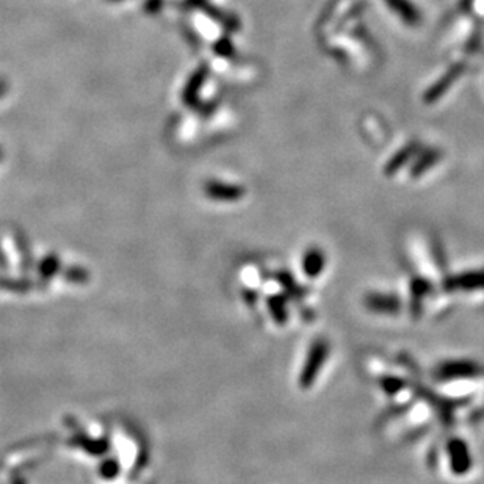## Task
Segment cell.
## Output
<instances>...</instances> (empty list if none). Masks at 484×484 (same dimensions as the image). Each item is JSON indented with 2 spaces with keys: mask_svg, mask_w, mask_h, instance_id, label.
Here are the masks:
<instances>
[{
  "mask_svg": "<svg viewBox=\"0 0 484 484\" xmlns=\"http://www.w3.org/2000/svg\"><path fill=\"white\" fill-rule=\"evenodd\" d=\"M328 356V345L326 342H318L315 344L311 354H309V359L302 369L301 375V384L302 387H309V384H312V381L317 376V373L320 370V367L325 362V359Z\"/></svg>",
  "mask_w": 484,
  "mask_h": 484,
  "instance_id": "1",
  "label": "cell"
},
{
  "mask_svg": "<svg viewBox=\"0 0 484 484\" xmlns=\"http://www.w3.org/2000/svg\"><path fill=\"white\" fill-rule=\"evenodd\" d=\"M450 451H451V457H453L455 467L461 469V470L466 467V464L469 461V456H467V450H466V447H464V443L462 442H453L450 447Z\"/></svg>",
  "mask_w": 484,
  "mask_h": 484,
  "instance_id": "2",
  "label": "cell"
},
{
  "mask_svg": "<svg viewBox=\"0 0 484 484\" xmlns=\"http://www.w3.org/2000/svg\"><path fill=\"white\" fill-rule=\"evenodd\" d=\"M323 263H325V262L321 261V256L318 253H311V254H309L306 257V261H305V268L307 271V274H311V276L318 274V271L321 270Z\"/></svg>",
  "mask_w": 484,
  "mask_h": 484,
  "instance_id": "3",
  "label": "cell"
},
{
  "mask_svg": "<svg viewBox=\"0 0 484 484\" xmlns=\"http://www.w3.org/2000/svg\"><path fill=\"white\" fill-rule=\"evenodd\" d=\"M369 302H370L372 307H376V309H379V311H383L384 307H386V311H392V309H395L398 306L397 300L387 298V296L386 298L384 296H375V298H370Z\"/></svg>",
  "mask_w": 484,
  "mask_h": 484,
  "instance_id": "4",
  "label": "cell"
},
{
  "mask_svg": "<svg viewBox=\"0 0 484 484\" xmlns=\"http://www.w3.org/2000/svg\"><path fill=\"white\" fill-rule=\"evenodd\" d=\"M58 268V261L54 259V257H50V259H46L41 263V273L44 276H52Z\"/></svg>",
  "mask_w": 484,
  "mask_h": 484,
  "instance_id": "5",
  "label": "cell"
},
{
  "mask_svg": "<svg viewBox=\"0 0 484 484\" xmlns=\"http://www.w3.org/2000/svg\"><path fill=\"white\" fill-rule=\"evenodd\" d=\"M118 474V464L115 461H107L104 466H102V475L105 476V478H113Z\"/></svg>",
  "mask_w": 484,
  "mask_h": 484,
  "instance_id": "6",
  "label": "cell"
}]
</instances>
